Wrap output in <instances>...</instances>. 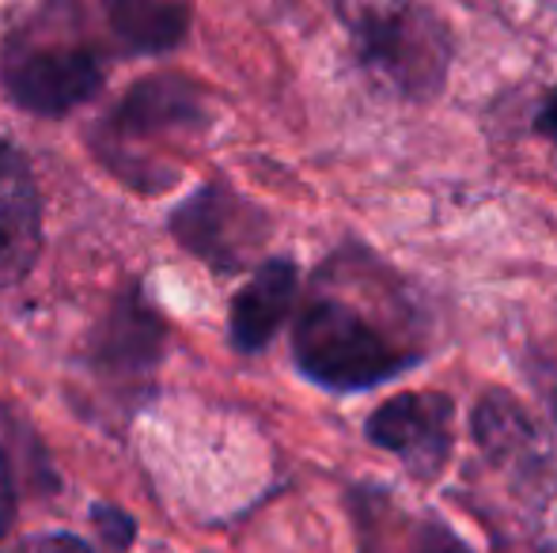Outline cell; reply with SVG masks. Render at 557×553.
<instances>
[{
  "label": "cell",
  "instance_id": "cell-1",
  "mask_svg": "<svg viewBox=\"0 0 557 553\" xmlns=\"http://www.w3.org/2000/svg\"><path fill=\"white\" fill-rule=\"evenodd\" d=\"M0 84L20 111L38 118L84 106L103 88V53L76 0H42L0 42Z\"/></svg>",
  "mask_w": 557,
  "mask_h": 553
},
{
  "label": "cell",
  "instance_id": "cell-2",
  "mask_svg": "<svg viewBox=\"0 0 557 553\" xmlns=\"http://www.w3.org/2000/svg\"><path fill=\"white\" fill-rule=\"evenodd\" d=\"M293 356L296 368L326 391H368L418 364L410 345L337 296H311L304 303L293 326Z\"/></svg>",
  "mask_w": 557,
  "mask_h": 553
},
{
  "label": "cell",
  "instance_id": "cell-3",
  "mask_svg": "<svg viewBox=\"0 0 557 553\" xmlns=\"http://www.w3.org/2000/svg\"><path fill=\"white\" fill-rule=\"evenodd\" d=\"M352 46L387 88L429 99L447 76L444 27L418 0H345Z\"/></svg>",
  "mask_w": 557,
  "mask_h": 553
},
{
  "label": "cell",
  "instance_id": "cell-4",
  "mask_svg": "<svg viewBox=\"0 0 557 553\" xmlns=\"http://www.w3.org/2000/svg\"><path fill=\"white\" fill-rule=\"evenodd\" d=\"M171 236L216 274H235L265 239V216L250 209L235 190L209 183L171 213Z\"/></svg>",
  "mask_w": 557,
  "mask_h": 553
},
{
  "label": "cell",
  "instance_id": "cell-5",
  "mask_svg": "<svg viewBox=\"0 0 557 553\" xmlns=\"http://www.w3.org/2000/svg\"><path fill=\"white\" fill-rule=\"evenodd\" d=\"M451 417L455 406L447 394H395L368 417L364 432L375 448L403 458L410 474H418L421 481H433L451 455Z\"/></svg>",
  "mask_w": 557,
  "mask_h": 553
},
{
  "label": "cell",
  "instance_id": "cell-6",
  "mask_svg": "<svg viewBox=\"0 0 557 553\" xmlns=\"http://www.w3.org/2000/svg\"><path fill=\"white\" fill-rule=\"evenodd\" d=\"M163 345H168L163 315L145 300L137 285H125L91 334V368L111 384L148 379L160 368Z\"/></svg>",
  "mask_w": 557,
  "mask_h": 553
},
{
  "label": "cell",
  "instance_id": "cell-7",
  "mask_svg": "<svg viewBox=\"0 0 557 553\" xmlns=\"http://www.w3.org/2000/svg\"><path fill=\"white\" fill-rule=\"evenodd\" d=\"M206 122L198 91L178 76H156V80H140L129 96L117 103L111 122L103 126V155L122 152L133 140H152L198 129Z\"/></svg>",
  "mask_w": 557,
  "mask_h": 553
},
{
  "label": "cell",
  "instance_id": "cell-8",
  "mask_svg": "<svg viewBox=\"0 0 557 553\" xmlns=\"http://www.w3.org/2000/svg\"><path fill=\"white\" fill-rule=\"evenodd\" d=\"M42 251V193L27 160L0 137V288L20 285Z\"/></svg>",
  "mask_w": 557,
  "mask_h": 553
},
{
  "label": "cell",
  "instance_id": "cell-9",
  "mask_svg": "<svg viewBox=\"0 0 557 553\" xmlns=\"http://www.w3.org/2000/svg\"><path fill=\"white\" fill-rule=\"evenodd\" d=\"M296 288H300V274L288 259H270L250 274L227 311V334L239 353H262L270 345L273 334L293 315Z\"/></svg>",
  "mask_w": 557,
  "mask_h": 553
},
{
  "label": "cell",
  "instance_id": "cell-10",
  "mask_svg": "<svg viewBox=\"0 0 557 553\" xmlns=\"http://www.w3.org/2000/svg\"><path fill=\"white\" fill-rule=\"evenodd\" d=\"M103 12L133 53L175 50L190 30V8L183 0H103Z\"/></svg>",
  "mask_w": 557,
  "mask_h": 553
},
{
  "label": "cell",
  "instance_id": "cell-11",
  "mask_svg": "<svg viewBox=\"0 0 557 553\" xmlns=\"http://www.w3.org/2000/svg\"><path fill=\"white\" fill-rule=\"evenodd\" d=\"M91 524H96L99 550L103 553H125L137 542V519L125 508H117V504L99 501L96 508H91Z\"/></svg>",
  "mask_w": 557,
  "mask_h": 553
},
{
  "label": "cell",
  "instance_id": "cell-12",
  "mask_svg": "<svg viewBox=\"0 0 557 553\" xmlns=\"http://www.w3.org/2000/svg\"><path fill=\"white\" fill-rule=\"evenodd\" d=\"M15 512H20V493H15L12 466H8L4 451H0V539H4V535L12 531Z\"/></svg>",
  "mask_w": 557,
  "mask_h": 553
},
{
  "label": "cell",
  "instance_id": "cell-13",
  "mask_svg": "<svg viewBox=\"0 0 557 553\" xmlns=\"http://www.w3.org/2000/svg\"><path fill=\"white\" fill-rule=\"evenodd\" d=\"M30 553H103L96 542H84L81 535H69V531H58V535H42L27 546Z\"/></svg>",
  "mask_w": 557,
  "mask_h": 553
},
{
  "label": "cell",
  "instance_id": "cell-14",
  "mask_svg": "<svg viewBox=\"0 0 557 553\" xmlns=\"http://www.w3.org/2000/svg\"><path fill=\"white\" fill-rule=\"evenodd\" d=\"M535 546L539 553H557V493L546 501L543 516L535 524Z\"/></svg>",
  "mask_w": 557,
  "mask_h": 553
},
{
  "label": "cell",
  "instance_id": "cell-15",
  "mask_svg": "<svg viewBox=\"0 0 557 553\" xmlns=\"http://www.w3.org/2000/svg\"><path fill=\"white\" fill-rule=\"evenodd\" d=\"M535 129H539V134H543L546 140H554V144H557V91H550V96H546V103L539 106Z\"/></svg>",
  "mask_w": 557,
  "mask_h": 553
},
{
  "label": "cell",
  "instance_id": "cell-16",
  "mask_svg": "<svg viewBox=\"0 0 557 553\" xmlns=\"http://www.w3.org/2000/svg\"><path fill=\"white\" fill-rule=\"evenodd\" d=\"M418 553H470V550L462 542H455L451 535H444V539H436L433 546H421Z\"/></svg>",
  "mask_w": 557,
  "mask_h": 553
}]
</instances>
